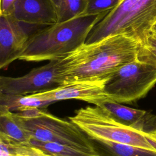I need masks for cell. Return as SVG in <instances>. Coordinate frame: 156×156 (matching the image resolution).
I'll return each mask as SVG.
<instances>
[{
	"label": "cell",
	"mask_w": 156,
	"mask_h": 156,
	"mask_svg": "<svg viewBox=\"0 0 156 156\" xmlns=\"http://www.w3.org/2000/svg\"><path fill=\"white\" fill-rule=\"evenodd\" d=\"M1 156H54L28 144L15 141L0 133ZM91 156H99V154Z\"/></svg>",
	"instance_id": "5bb4252c"
},
{
	"label": "cell",
	"mask_w": 156,
	"mask_h": 156,
	"mask_svg": "<svg viewBox=\"0 0 156 156\" xmlns=\"http://www.w3.org/2000/svg\"><path fill=\"white\" fill-rule=\"evenodd\" d=\"M87 4V0H62L58 10V22H63L82 15Z\"/></svg>",
	"instance_id": "e0dca14e"
},
{
	"label": "cell",
	"mask_w": 156,
	"mask_h": 156,
	"mask_svg": "<svg viewBox=\"0 0 156 156\" xmlns=\"http://www.w3.org/2000/svg\"><path fill=\"white\" fill-rule=\"evenodd\" d=\"M17 0H1L0 16L11 15Z\"/></svg>",
	"instance_id": "ffe728a7"
},
{
	"label": "cell",
	"mask_w": 156,
	"mask_h": 156,
	"mask_svg": "<svg viewBox=\"0 0 156 156\" xmlns=\"http://www.w3.org/2000/svg\"><path fill=\"white\" fill-rule=\"evenodd\" d=\"M28 144L43 152L54 156H91L94 155L85 151L71 146L54 142L40 141L30 140ZM97 155V154H96Z\"/></svg>",
	"instance_id": "9a60e30c"
},
{
	"label": "cell",
	"mask_w": 156,
	"mask_h": 156,
	"mask_svg": "<svg viewBox=\"0 0 156 156\" xmlns=\"http://www.w3.org/2000/svg\"><path fill=\"white\" fill-rule=\"evenodd\" d=\"M137 59L156 66V33L151 32L147 40L140 44Z\"/></svg>",
	"instance_id": "ac0fdd59"
},
{
	"label": "cell",
	"mask_w": 156,
	"mask_h": 156,
	"mask_svg": "<svg viewBox=\"0 0 156 156\" xmlns=\"http://www.w3.org/2000/svg\"><path fill=\"white\" fill-rule=\"evenodd\" d=\"M30 24L50 26L58 21V12L52 0H17L11 15Z\"/></svg>",
	"instance_id": "30bf717a"
},
{
	"label": "cell",
	"mask_w": 156,
	"mask_h": 156,
	"mask_svg": "<svg viewBox=\"0 0 156 156\" xmlns=\"http://www.w3.org/2000/svg\"><path fill=\"white\" fill-rule=\"evenodd\" d=\"M52 1L54 2V4H55V5L57 7V12L58 9L60 8V6L61 5V2H62V0H52Z\"/></svg>",
	"instance_id": "7402d4cb"
},
{
	"label": "cell",
	"mask_w": 156,
	"mask_h": 156,
	"mask_svg": "<svg viewBox=\"0 0 156 156\" xmlns=\"http://www.w3.org/2000/svg\"><path fill=\"white\" fill-rule=\"evenodd\" d=\"M113 156H156V151L109 141H98Z\"/></svg>",
	"instance_id": "2e32d148"
},
{
	"label": "cell",
	"mask_w": 156,
	"mask_h": 156,
	"mask_svg": "<svg viewBox=\"0 0 156 156\" xmlns=\"http://www.w3.org/2000/svg\"><path fill=\"white\" fill-rule=\"evenodd\" d=\"M52 103L53 102L40 98L34 94L17 95L0 93V105L4 106L15 113L46 108Z\"/></svg>",
	"instance_id": "4fadbf2b"
},
{
	"label": "cell",
	"mask_w": 156,
	"mask_h": 156,
	"mask_svg": "<svg viewBox=\"0 0 156 156\" xmlns=\"http://www.w3.org/2000/svg\"><path fill=\"white\" fill-rule=\"evenodd\" d=\"M46 26L20 21L11 15L0 16V68L7 69L19 59L29 39Z\"/></svg>",
	"instance_id": "ba28073f"
},
{
	"label": "cell",
	"mask_w": 156,
	"mask_h": 156,
	"mask_svg": "<svg viewBox=\"0 0 156 156\" xmlns=\"http://www.w3.org/2000/svg\"><path fill=\"white\" fill-rule=\"evenodd\" d=\"M107 80L79 82L60 85L34 94L53 102L61 100L77 99L98 105L104 101L110 100L104 90Z\"/></svg>",
	"instance_id": "9c48e42d"
},
{
	"label": "cell",
	"mask_w": 156,
	"mask_h": 156,
	"mask_svg": "<svg viewBox=\"0 0 156 156\" xmlns=\"http://www.w3.org/2000/svg\"><path fill=\"white\" fill-rule=\"evenodd\" d=\"M61 58L32 69L20 77H0V93L27 95L48 91L61 83Z\"/></svg>",
	"instance_id": "52a82bcc"
},
{
	"label": "cell",
	"mask_w": 156,
	"mask_h": 156,
	"mask_svg": "<svg viewBox=\"0 0 156 156\" xmlns=\"http://www.w3.org/2000/svg\"><path fill=\"white\" fill-rule=\"evenodd\" d=\"M68 118L96 141H109L156 151L155 135L123 125L99 106L81 108Z\"/></svg>",
	"instance_id": "277c9868"
},
{
	"label": "cell",
	"mask_w": 156,
	"mask_h": 156,
	"mask_svg": "<svg viewBox=\"0 0 156 156\" xmlns=\"http://www.w3.org/2000/svg\"><path fill=\"white\" fill-rule=\"evenodd\" d=\"M152 32H154L156 33V22H155V23L154 24V26H153V27H152Z\"/></svg>",
	"instance_id": "603a6c76"
},
{
	"label": "cell",
	"mask_w": 156,
	"mask_h": 156,
	"mask_svg": "<svg viewBox=\"0 0 156 156\" xmlns=\"http://www.w3.org/2000/svg\"><path fill=\"white\" fill-rule=\"evenodd\" d=\"M109 12L80 15L44 27L29 39L19 60L37 62L66 57L85 43L92 29Z\"/></svg>",
	"instance_id": "7a4b0ae2"
},
{
	"label": "cell",
	"mask_w": 156,
	"mask_h": 156,
	"mask_svg": "<svg viewBox=\"0 0 156 156\" xmlns=\"http://www.w3.org/2000/svg\"><path fill=\"white\" fill-rule=\"evenodd\" d=\"M144 132L156 135V115L149 114L145 124Z\"/></svg>",
	"instance_id": "44dd1931"
},
{
	"label": "cell",
	"mask_w": 156,
	"mask_h": 156,
	"mask_svg": "<svg viewBox=\"0 0 156 156\" xmlns=\"http://www.w3.org/2000/svg\"><path fill=\"white\" fill-rule=\"evenodd\" d=\"M98 106L104 108L115 119L123 125L144 132L145 124L150 113L130 108L112 100L104 101Z\"/></svg>",
	"instance_id": "8fae6325"
},
{
	"label": "cell",
	"mask_w": 156,
	"mask_h": 156,
	"mask_svg": "<svg viewBox=\"0 0 156 156\" xmlns=\"http://www.w3.org/2000/svg\"><path fill=\"white\" fill-rule=\"evenodd\" d=\"M122 0H87L86 9L82 15H94L116 7Z\"/></svg>",
	"instance_id": "d6986e66"
},
{
	"label": "cell",
	"mask_w": 156,
	"mask_h": 156,
	"mask_svg": "<svg viewBox=\"0 0 156 156\" xmlns=\"http://www.w3.org/2000/svg\"><path fill=\"white\" fill-rule=\"evenodd\" d=\"M139 46L137 41L124 35L85 43L61 58L60 85L107 80L120 67L137 59Z\"/></svg>",
	"instance_id": "6da1fadb"
},
{
	"label": "cell",
	"mask_w": 156,
	"mask_h": 156,
	"mask_svg": "<svg viewBox=\"0 0 156 156\" xmlns=\"http://www.w3.org/2000/svg\"><path fill=\"white\" fill-rule=\"evenodd\" d=\"M156 83V66L138 59L117 69L107 80L104 90L110 100L131 104L144 97Z\"/></svg>",
	"instance_id": "8992f818"
},
{
	"label": "cell",
	"mask_w": 156,
	"mask_h": 156,
	"mask_svg": "<svg viewBox=\"0 0 156 156\" xmlns=\"http://www.w3.org/2000/svg\"><path fill=\"white\" fill-rule=\"evenodd\" d=\"M16 113L31 140L58 143L98 154L85 133L71 121L58 118L41 108Z\"/></svg>",
	"instance_id": "5b68a950"
},
{
	"label": "cell",
	"mask_w": 156,
	"mask_h": 156,
	"mask_svg": "<svg viewBox=\"0 0 156 156\" xmlns=\"http://www.w3.org/2000/svg\"><path fill=\"white\" fill-rule=\"evenodd\" d=\"M156 22V0H122L92 29L85 43L124 35L140 44L150 35Z\"/></svg>",
	"instance_id": "3957f363"
},
{
	"label": "cell",
	"mask_w": 156,
	"mask_h": 156,
	"mask_svg": "<svg viewBox=\"0 0 156 156\" xmlns=\"http://www.w3.org/2000/svg\"><path fill=\"white\" fill-rule=\"evenodd\" d=\"M0 133L9 138L23 144L31 140L30 135L23 126L16 113L10 112L0 105Z\"/></svg>",
	"instance_id": "7c38bea8"
}]
</instances>
